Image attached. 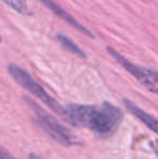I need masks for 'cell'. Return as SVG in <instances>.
<instances>
[{"mask_svg": "<svg viewBox=\"0 0 158 159\" xmlns=\"http://www.w3.org/2000/svg\"><path fill=\"white\" fill-rule=\"evenodd\" d=\"M64 119L76 127L88 128L102 136L113 134L122 120L121 111L110 102L101 106L70 104L65 107Z\"/></svg>", "mask_w": 158, "mask_h": 159, "instance_id": "cell-1", "label": "cell"}, {"mask_svg": "<svg viewBox=\"0 0 158 159\" xmlns=\"http://www.w3.org/2000/svg\"><path fill=\"white\" fill-rule=\"evenodd\" d=\"M8 73L10 74V76L14 79V81L17 84L23 87L30 94H33L35 98L40 100L42 103H44L55 114L62 116V117H65V107H62L60 103L49 94L42 88L41 84H38L25 69H23L22 67L17 66L15 64H10L8 65Z\"/></svg>", "mask_w": 158, "mask_h": 159, "instance_id": "cell-2", "label": "cell"}, {"mask_svg": "<svg viewBox=\"0 0 158 159\" xmlns=\"http://www.w3.org/2000/svg\"><path fill=\"white\" fill-rule=\"evenodd\" d=\"M26 103L29 104L30 106L34 108V111L37 114V119L35 120L38 126L43 130L44 132L49 134L51 138L54 141H56L57 143H60L61 145L64 146H70L75 143V139L73 133L63 126L60 124L57 120H55L54 118H52L48 113L43 111L38 104L34 102L32 98H25Z\"/></svg>", "mask_w": 158, "mask_h": 159, "instance_id": "cell-3", "label": "cell"}, {"mask_svg": "<svg viewBox=\"0 0 158 159\" xmlns=\"http://www.w3.org/2000/svg\"><path fill=\"white\" fill-rule=\"evenodd\" d=\"M107 51L115 60H116L118 63L128 71L129 74L133 76L142 86H144L148 91L153 93H158V87L156 86L155 81L152 78L148 76V74L146 73L145 68H142V67L137 66L135 64H133L132 62H130L129 60H127L124 57H122L119 52H117L115 49L113 48H107Z\"/></svg>", "mask_w": 158, "mask_h": 159, "instance_id": "cell-4", "label": "cell"}, {"mask_svg": "<svg viewBox=\"0 0 158 159\" xmlns=\"http://www.w3.org/2000/svg\"><path fill=\"white\" fill-rule=\"evenodd\" d=\"M43 6H46L49 10H51L55 15L60 17L61 20H63L64 22H66L67 24H70V26H73L74 28H76L77 30H79L80 33H82L84 36L89 38H94L93 34L90 32L87 27H84L82 24H80L73 15H70V13L66 12L64 9H62L56 2H54L53 0H39Z\"/></svg>", "mask_w": 158, "mask_h": 159, "instance_id": "cell-5", "label": "cell"}, {"mask_svg": "<svg viewBox=\"0 0 158 159\" xmlns=\"http://www.w3.org/2000/svg\"><path fill=\"white\" fill-rule=\"evenodd\" d=\"M124 103L126 105V107L140 120L141 122H143L148 129H151L152 131H154L155 133L158 134V119H155L153 116H151L150 114L145 113L143 109H141L140 107H138L134 103H132L129 100H124Z\"/></svg>", "mask_w": 158, "mask_h": 159, "instance_id": "cell-6", "label": "cell"}, {"mask_svg": "<svg viewBox=\"0 0 158 159\" xmlns=\"http://www.w3.org/2000/svg\"><path fill=\"white\" fill-rule=\"evenodd\" d=\"M56 39H57V41L61 43V46L63 47V48H65L67 51H70V53H74V54H76L77 57H84V59L87 57L86 53H84L74 41H72V40H70V38L66 37V36L61 35V34H57Z\"/></svg>", "mask_w": 158, "mask_h": 159, "instance_id": "cell-7", "label": "cell"}, {"mask_svg": "<svg viewBox=\"0 0 158 159\" xmlns=\"http://www.w3.org/2000/svg\"><path fill=\"white\" fill-rule=\"evenodd\" d=\"M2 1L20 14L25 15V16L32 15V12H30L28 6L26 4L25 0H2Z\"/></svg>", "mask_w": 158, "mask_h": 159, "instance_id": "cell-8", "label": "cell"}, {"mask_svg": "<svg viewBox=\"0 0 158 159\" xmlns=\"http://www.w3.org/2000/svg\"><path fill=\"white\" fill-rule=\"evenodd\" d=\"M0 159H15V158L4 147H2L0 145Z\"/></svg>", "mask_w": 158, "mask_h": 159, "instance_id": "cell-9", "label": "cell"}, {"mask_svg": "<svg viewBox=\"0 0 158 159\" xmlns=\"http://www.w3.org/2000/svg\"><path fill=\"white\" fill-rule=\"evenodd\" d=\"M145 70H146V73L148 74V76H150V77L158 84V73L157 71L153 70V69H148V68H145Z\"/></svg>", "mask_w": 158, "mask_h": 159, "instance_id": "cell-10", "label": "cell"}, {"mask_svg": "<svg viewBox=\"0 0 158 159\" xmlns=\"http://www.w3.org/2000/svg\"><path fill=\"white\" fill-rule=\"evenodd\" d=\"M152 147L158 156V141H154V142H152Z\"/></svg>", "mask_w": 158, "mask_h": 159, "instance_id": "cell-11", "label": "cell"}, {"mask_svg": "<svg viewBox=\"0 0 158 159\" xmlns=\"http://www.w3.org/2000/svg\"><path fill=\"white\" fill-rule=\"evenodd\" d=\"M29 158H30V159H41V158L39 157V156H37L36 154H30V155H29Z\"/></svg>", "mask_w": 158, "mask_h": 159, "instance_id": "cell-12", "label": "cell"}, {"mask_svg": "<svg viewBox=\"0 0 158 159\" xmlns=\"http://www.w3.org/2000/svg\"><path fill=\"white\" fill-rule=\"evenodd\" d=\"M1 41H2V38H1V36H0V43H1Z\"/></svg>", "mask_w": 158, "mask_h": 159, "instance_id": "cell-13", "label": "cell"}]
</instances>
